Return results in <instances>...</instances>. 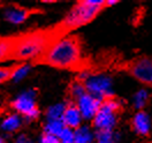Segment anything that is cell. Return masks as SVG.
I'll return each mask as SVG.
<instances>
[{"label": "cell", "instance_id": "1", "mask_svg": "<svg viewBox=\"0 0 152 143\" xmlns=\"http://www.w3.org/2000/svg\"><path fill=\"white\" fill-rule=\"evenodd\" d=\"M31 64L80 73L88 72L91 67L90 60L83 54L82 42L77 35H68L56 42Z\"/></svg>", "mask_w": 152, "mask_h": 143}, {"label": "cell", "instance_id": "2", "mask_svg": "<svg viewBox=\"0 0 152 143\" xmlns=\"http://www.w3.org/2000/svg\"><path fill=\"white\" fill-rule=\"evenodd\" d=\"M110 7L107 0H82L77 1L70 8V10L59 21L57 24L52 26V31L54 37L59 39L68 36L81 27H84L105 10Z\"/></svg>", "mask_w": 152, "mask_h": 143}, {"label": "cell", "instance_id": "3", "mask_svg": "<svg viewBox=\"0 0 152 143\" xmlns=\"http://www.w3.org/2000/svg\"><path fill=\"white\" fill-rule=\"evenodd\" d=\"M13 37L12 60L19 62H23L26 60H35L52 44L58 42L51 27L13 35Z\"/></svg>", "mask_w": 152, "mask_h": 143}, {"label": "cell", "instance_id": "4", "mask_svg": "<svg viewBox=\"0 0 152 143\" xmlns=\"http://www.w3.org/2000/svg\"><path fill=\"white\" fill-rule=\"evenodd\" d=\"M121 110L122 105L115 96L104 99L97 114L92 119V127L96 131L113 132L118 121V115Z\"/></svg>", "mask_w": 152, "mask_h": 143}, {"label": "cell", "instance_id": "5", "mask_svg": "<svg viewBox=\"0 0 152 143\" xmlns=\"http://www.w3.org/2000/svg\"><path fill=\"white\" fill-rule=\"evenodd\" d=\"M78 78L84 83L86 92L100 99L102 102L106 98L114 96L112 90V78L108 75L104 74L91 75L89 74V72H84L80 74Z\"/></svg>", "mask_w": 152, "mask_h": 143}, {"label": "cell", "instance_id": "6", "mask_svg": "<svg viewBox=\"0 0 152 143\" xmlns=\"http://www.w3.org/2000/svg\"><path fill=\"white\" fill-rule=\"evenodd\" d=\"M121 68L143 86L152 88V57L138 56L126 61Z\"/></svg>", "mask_w": 152, "mask_h": 143}, {"label": "cell", "instance_id": "7", "mask_svg": "<svg viewBox=\"0 0 152 143\" xmlns=\"http://www.w3.org/2000/svg\"><path fill=\"white\" fill-rule=\"evenodd\" d=\"M10 109L15 111V113L22 115L27 120H36L40 114L37 100H36V90L30 89L28 91L19 95L15 99L10 103Z\"/></svg>", "mask_w": 152, "mask_h": 143}, {"label": "cell", "instance_id": "8", "mask_svg": "<svg viewBox=\"0 0 152 143\" xmlns=\"http://www.w3.org/2000/svg\"><path fill=\"white\" fill-rule=\"evenodd\" d=\"M76 105L81 112L82 119L92 121V119L95 118V115L97 114V112L102 105V100L86 92V95H83L81 98L77 99Z\"/></svg>", "mask_w": 152, "mask_h": 143}, {"label": "cell", "instance_id": "9", "mask_svg": "<svg viewBox=\"0 0 152 143\" xmlns=\"http://www.w3.org/2000/svg\"><path fill=\"white\" fill-rule=\"evenodd\" d=\"M36 13H42V10H36V8H23L20 6H15V7L5 10L4 19L12 24H21Z\"/></svg>", "mask_w": 152, "mask_h": 143}, {"label": "cell", "instance_id": "10", "mask_svg": "<svg viewBox=\"0 0 152 143\" xmlns=\"http://www.w3.org/2000/svg\"><path fill=\"white\" fill-rule=\"evenodd\" d=\"M82 120H83L82 115H81V112H80L76 103L67 102L66 109H65V112L62 115V122L65 125V127L76 131L77 128L81 127Z\"/></svg>", "mask_w": 152, "mask_h": 143}, {"label": "cell", "instance_id": "11", "mask_svg": "<svg viewBox=\"0 0 152 143\" xmlns=\"http://www.w3.org/2000/svg\"><path fill=\"white\" fill-rule=\"evenodd\" d=\"M132 127L134 132L140 136H148L151 131V121L150 117L145 111H137L132 120Z\"/></svg>", "mask_w": 152, "mask_h": 143}, {"label": "cell", "instance_id": "12", "mask_svg": "<svg viewBox=\"0 0 152 143\" xmlns=\"http://www.w3.org/2000/svg\"><path fill=\"white\" fill-rule=\"evenodd\" d=\"M1 129L6 133H14L20 131V128L22 127V118L21 115L18 113H12V114L7 115L2 122L0 125Z\"/></svg>", "mask_w": 152, "mask_h": 143}, {"label": "cell", "instance_id": "13", "mask_svg": "<svg viewBox=\"0 0 152 143\" xmlns=\"http://www.w3.org/2000/svg\"><path fill=\"white\" fill-rule=\"evenodd\" d=\"M13 36H0V64L12 60Z\"/></svg>", "mask_w": 152, "mask_h": 143}, {"label": "cell", "instance_id": "14", "mask_svg": "<svg viewBox=\"0 0 152 143\" xmlns=\"http://www.w3.org/2000/svg\"><path fill=\"white\" fill-rule=\"evenodd\" d=\"M68 92H69V100L68 102H74V103H76L78 98H81L82 96L86 94L84 83L78 77H76L75 80L69 84Z\"/></svg>", "mask_w": 152, "mask_h": 143}, {"label": "cell", "instance_id": "15", "mask_svg": "<svg viewBox=\"0 0 152 143\" xmlns=\"http://www.w3.org/2000/svg\"><path fill=\"white\" fill-rule=\"evenodd\" d=\"M95 140V134L89 126H81L75 131L74 143H92Z\"/></svg>", "mask_w": 152, "mask_h": 143}, {"label": "cell", "instance_id": "16", "mask_svg": "<svg viewBox=\"0 0 152 143\" xmlns=\"http://www.w3.org/2000/svg\"><path fill=\"white\" fill-rule=\"evenodd\" d=\"M22 62H18L10 66H0V84H4L8 81H12L14 78V75L16 70L20 68Z\"/></svg>", "mask_w": 152, "mask_h": 143}, {"label": "cell", "instance_id": "17", "mask_svg": "<svg viewBox=\"0 0 152 143\" xmlns=\"http://www.w3.org/2000/svg\"><path fill=\"white\" fill-rule=\"evenodd\" d=\"M66 109V103H58L52 106H50L45 114L48 120H61L62 121V115Z\"/></svg>", "mask_w": 152, "mask_h": 143}, {"label": "cell", "instance_id": "18", "mask_svg": "<svg viewBox=\"0 0 152 143\" xmlns=\"http://www.w3.org/2000/svg\"><path fill=\"white\" fill-rule=\"evenodd\" d=\"M149 99H150V95H149L148 90H145V89L138 90L134 95V107L137 109L138 111H142L143 109L146 106V104L149 103Z\"/></svg>", "mask_w": 152, "mask_h": 143}, {"label": "cell", "instance_id": "19", "mask_svg": "<svg viewBox=\"0 0 152 143\" xmlns=\"http://www.w3.org/2000/svg\"><path fill=\"white\" fill-rule=\"evenodd\" d=\"M64 128H65V125L61 120H48L44 127V133L59 137Z\"/></svg>", "mask_w": 152, "mask_h": 143}, {"label": "cell", "instance_id": "20", "mask_svg": "<svg viewBox=\"0 0 152 143\" xmlns=\"http://www.w3.org/2000/svg\"><path fill=\"white\" fill-rule=\"evenodd\" d=\"M95 139L97 143H115V134L113 132H105V131H96Z\"/></svg>", "mask_w": 152, "mask_h": 143}, {"label": "cell", "instance_id": "21", "mask_svg": "<svg viewBox=\"0 0 152 143\" xmlns=\"http://www.w3.org/2000/svg\"><path fill=\"white\" fill-rule=\"evenodd\" d=\"M74 139H75V131L68 127H65L59 136L60 143H74Z\"/></svg>", "mask_w": 152, "mask_h": 143}, {"label": "cell", "instance_id": "22", "mask_svg": "<svg viewBox=\"0 0 152 143\" xmlns=\"http://www.w3.org/2000/svg\"><path fill=\"white\" fill-rule=\"evenodd\" d=\"M29 70H30V66H29L28 64H26V62H22L20 68L16 70V73H15L13 80H14V81H20V80H22V78L29 73Z\"/></svg>", "mask_w": 152, "mask_h": 143}, {"label": "cell", "instance_id": "23", "mask_svg": "<svg viewBox=\"0 0 152 143\" xmlns=\"http://www.w3.org/2000/svg\"><path fill=\"white\" fill-rule=\"evenodd\" d=\"M39 143H60V140L58 136L54 135H50V134L43 133L42 137H40V141Z\"/></svg>", "mask_w": 152, "mask_h": 143}, {"label": "cell", "instance_id": "24", "mask_svg": "<svg viewBox=\"0 0 152 143\" xmlns=\"http://www.w3.org/2000/svg\"><path fill=\"white\" fill-rule=\"evenodd\" d=\"M14 143H34L32 140L29 137L28 135H24V134H21L16 137V140L14 141Z\"/></svg>", "mask_w": 152, "mask_h": 143}, {"label": "cell", "instance_id": "25", "mask_svg": "<svg viewBox=\"0 0 152 143\" xmlns=\"http://www.w3.org/2000/svg\"><path fill=\"white\" fill-rule=\"evenodd\" d=\"M0 143H6V141H5V140H4L1 136H0Z\"/></svg>", "mask_w": 152, "mask_h": 143}]
</instances>
